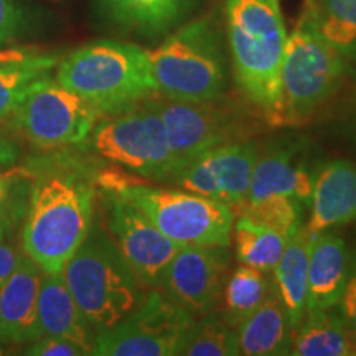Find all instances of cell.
Listing matches in <instances>:
<instances>
[{"label":"cell","mask_w":356,"mask_h":356,"mask_svg":"<svg viewBox=\"0 0 356 356\" xmlns=\"http://www.w3.org/2000/svg\"><path fill=\"white\" fill-rule=\"evenodd\" d=\"M95 185L74 168H55L30 188L20 234L22 252L43 274H61L92 226Z\"/></svg>","instance_id":"cell-1"},{"label":"cell","mask_w":356,"mask_h":356,"mask_svg":"<svg viewBox=\"0 0 356 356\" xmlns=\"http://www.w3.org/2000/svg\"><path fill=\"white\" fill-rule=\"evenodd\" d=\"M234 81L273 124L280 114L287 29L279 0H222Z\"/></svg>","instance_id":"cell-2"},{"label":"cell","mask_w":356,"mask_h":356,"mask_svg":"<svg viewBox=\"0 0 356 356\" xmlns=\"http://www.w3.org/2000/svg\"><path fill=\"white\" fill-rule=\"evenodd\" d=\"M55 79L101 118L157 95L149 51L115 40H99L68 53L58 63Z\"/></svg>","instance_id":"cell-3"},{"label":"cell","mask_w":356,"mask_h":356,"mask_svg":"<svg viewBox=\"0 0 356 356\" xmlns=\"http://www.w3.org/2000/svg\"><path fill=\"white\" fill-rule=\"evenodd\" d=\"M61 274L96 333L121 323L145 296L114 239L95 221Z\"/></svg>","instance_id":"cell-4"},{"label":"cell","mask_w":356,"mask_h":356,"mask_svg":"<svg viewBox=\"0 0 356 356\" xmlns=\"http://www.w3.org/2000/svg\"><path fill=\"white\" fill-rule=\"evenodd\" d=\"M157 95L173 101H213L225 96L228 65L211 19H198L149 51Z\"/></svg>","instance_id":"cell-5"},{"label":"cell","mask_w":356,"mask_h":356,"mask_svg":"<svg viewBox=\"0 0 356 356\" xmlns=\"http://www.w3.org/2000/svg\"><path fill=\"white\" fill-rule=\"evenodd\" d=\"M113 191L137 207L163 236L178 246H229L234 210L191 191L145 184L106 181Z\"/></svg>","instance_id":"cell-6"},{"label":"cell","mask_w":356,"mask_h":356,"mask_svg":"<svg viewBox=\"0 0 356 356\" xmlns=\"http://www.w3.org/2000/svg\"><path fill=\"white\" fill-rule=\"evenodd\" d=\"M345 58L302 15L289 35L280 70L279 124L299 126L309 121L341 86Z\"/></svg>","instance_id":"cell-7"},{"label":"cell","mask_w":356,"mask_h":356,"mask_svg":"<svg viewBox=\"0 0 356 356\" xmlns=\"http://www.w3.org/2000/svg\"><path fill=\"white\" fill-rule=\"evenodd\" d=\"M89 144L104 160L162 184H167L180 168L154 96L99 119L89 136Z\"/></svg>","instance_id":"cell-8"},{"label":"cell","mask_w":356,"mask_h":356,"mask_svg":"<svg viewBox=\"0 0 356 356\" xmlns=\"http://www.w3.org/2000/svg\"><path fill=\"white\" fill-rule=\"evenodd\" d=\"M12 127L38 149H60L89 139L101 115L50 74L40 78L10 115Z\"/></svg>","instance_id":"cell-9"},{"label":"cell","mask_w":356,"mask_h":356,"mask_svg":"<svg viewBox=\"0 0 356 356\" xmlns=\"http://www.w3.org/2000/svg\"><path fill=\"white\" fill-rule=\"evenodd\" d=\"M195 317L160 289H150L137 309L109 330L96 333V356H175Z\"/></svg>","instance_id":"cell-10"},{"label":"cell","mask_w":356,"mask_h":356,"mask_svg":"<svg viewBox=\"0 0 356 356\" xmlns=\"http://www.w3.org/2000/svg\"><path fill=\"white\" fill-rule=\"evenodd\" d=\"M221 101L222 97L213 101H173L154 96L172 154L180 168L208 150L241 139L246 127L241 111Z\"/></svg>","instance_id":"cell-11"},{"label":"cell","mask_w":356,"mask_h":356,"mask_svg":"<svg viewBox=\"0 0 356 356\" xmlns=\"http://www.w3.org/2000/svg\"><path fill=\"white\" fill-rule=\"evenodd\" d=\"M261 147L256 142H229L208 150L173 173L167 184L234 208L246 202Z\"/></svg>","instance_id":"cell-12"},{"label":"cell","mask_w":356,"mask_h":356,"mask_svg":"<svg viewBox=\"0 0 356 356\" xmlns=\"http://www.w3.org/2000/svg\"><path fill=\"white\" fill-rule=\"evenodd\" d=\"M108 195L109 234L144 289H160L172 257L180 249L126 198Z\"/></svg>","instance_id":"cell-13"},{"label":"cell","mask_w":356,"mask_h":356,"mask_svg":"<svg viewBox=\"0 0 356 356\" xmlns=\"http://www.w3.org/2000/svg\"><path fill=\"white\" fill-rule=\"evenodd\" d=\"M229 246H181L172 257L160 291L193 315L210 314L220 304L229 274Z\"/></svg>","instance_id":"cell-14"},{"label":"cell","mask_w":356,"mask_h":356,"mask_svg":"<svg viewBox=\"0 0 356 356\" xmlns=\"http://www.w3.org/2000/svg\"><path fill=\"white\" fill-rule=\"evenodd\" d=\"M317 167L310 165L307 145L299 140H277L259 150L246 203L270 195H286L309 208Z\"/></svg>","instance_id":"cell-15"},{"label":"cell","mask_w":356,"mask_h":356,"mask_svg":"<svg viewBox=\"0 0 356 356\" xmlns=\"http://www.w3.org/2000/svg\"><path fill=\"white\" fill-rule=\"evenodd\" d=\"M43 273L22 252L15 270L0 284V341L29 345L43 337L38 322V291Z\"/></svg>","instance_id":"cell-16"},{"label":"cell","mask_w":356,"mask_h":356,"mask_svg":"<svg viewBox=\"0 0 356 356\" xmlns=\"http://www.w3.org/2000/svg\"><path fill=\"white\" fill-rule=\"evenodd\" d=\"M307 233H323L356 221V165L346 159L323 162L315 172Z\"/></svg>","instance_id":"cell-17"},{"label":"cell","mask_w":356,"mask_h":356,"mask_svg":"<svg viewBox=\"0 0 356 356\" xmlns=\"http://www.w3.org/2000/svg\"><path fill=\"white\" fill-rule=\"evenodd\" d=\"M309 299L307 312L333 309L350 274L351 256L346 243L332 231L307 233Z\"/></svg>","instance_id":"cell-18"},{"label":"cell","mask_w":356,"mask_h":356,"mask_svg":"<svg viewBox=\"0 0 356 356\" xmlns=\"http://www.w3.org/2000/svg\"><path fill=\"white\" fill-rule=\"evenodd\" d=\"M38 322L43 335L60 337L92 353L96 332L84 318L63 274H43L38 291Z\"/></svg>","instance_id":"cell-19"},{"label":"cell","mask_w":356,"mask_h":356,"mask_svg":"<svg viewBox=\"0 0 356 356\" xmlns=\"http://www.w3.org/2000/svg\"><path fill=\"white\" fill-rule=\"evenodd\" d=\"M292 325L277 289L273 287L259 309L236 328L241 355L284 356L291 353Z\"/></svg>","instance_id":"cell-20"},{"label":"cell","mask_w":356,"mask_h":356,"mask_svg":"<svg viewBox=\"0 0 356 356\" xmlns=\"http://www.w3.org/2000/svg\"><path fill=\"white\" fill-rule=\"evenodd\" d=\"M293 356H356V338L338 310L307 312L292 332Z\"/></svg>","instance_id":"cell-21"},{"label":"cell","mask_w":356,"mask_h":356,"mask_svg":"<svg viewBox=\"0 0 356 356\" xmlns=\"http://www.w3.org/2000/svg\"><path fill=\"white\" fill-rule=\"evenodd\" d=\"M309 251L305 226L287 238L284 254L273 270L274 286L286 305L289 320L296 330L307 314L309 299Z\"/></svg>","instance_id":"cell-22"},{"label":"cell","mask_w":356,"mask_h":356,"mask_svg":"<svg viewBox=\"0 0 356 356\" xmlns=\"http://www.w3.org/2000/svg\"><path fill=\"white\" fill-rule=\"evenodd\" d=\"M274 287L273 274L239 264L228 274L216 310L222 322L238 328L249 315L259 309Z\"/></svg>","instance_id":"cell-23"},{"label":"cell","mask_w":356,"mask_h":356,"mask_svg":"<svg viewBox=\"0 0 356 356\" xmlns=\"http://www.w3.org/2000/svg\"><path fill=\"white\" fill-rule=\"evenodd\" d=\"M193 0H101L115 24L149 35L165 32L190 10Z\"/></svg>","instance_id":"cell-24"},{"label":"cell","mask_w":356,"mask_h":356,"mask_svg":"<svg viewBox=\"0 0 356 356\" xmlns=\"http://www.w3.org/2000/svg\"><path fill=\"white\" fill-rule=\"evenodd\" d=\"M233 234L236 259L239 264L273 274L286 249V236L246 215H239L238 220H234Z\"/></svg>","instance_id":"cell-25"},{"label":"cell","mask_w":356,"mask_h":356,"mask_svg":"<svg viewBox=\"0 0 356 356\" xmlns=\"http://www.w3.org/2000/svg\"><path fill=\"white\" fill-rule=\"evenodd\" d=\"M305 15L345 60H356V0H315Z\"/></svg>","instance_id":"cell-26"},{"label":"cell","mask_w":356,"mask_h":356,"mask_svg":"<svg viewBox=\"0 0 356 356\" xmlns=\"http://www.w3.org/2000/svg\"><path fill=\"white\" fill-rule=\"evenodd\" d=\"M180 355L185 356H238V333L222 322L218 310H211L203 317L195 318L186 335Z\"/></svg>","instance_id":"cell-27"},{"label":"cell","mask_w":356,"mask_h":356,"mask_svg":"<svg viewBox=\"0 0 356 356\" xmlns=\"http://www.w3.org/2000/svg\"><path fill=\"white\" fill-rule=\"evenodd\" d=\"M60 53H48L42 60L22 65H0V119L10 118L40 78L50 74L61 60Z\"/></svg>","instance_id":"cell-28"},{"label":"cell","mask_w":356,"mask_h":356,"mask_svg":"<svg viewBox=\"0 0 356 356\" xmlns=\"http://www.w3.org/2000/svg\"><path fill=\"white\" fill-rule=\"evenodd\" d=\"M305 207L286 195H270L254 203H246L241 207V215L269 226L286 238L305 226Z\"/></svg>","instance_id":"cell-29"},{"label":"cell","mask_w":356,"mask_h":356,"mask_svg":"<svg viewBox=\"0 0 356 356\" xmlns=\"http://www.w3.org/2000/svg\"><path fill=\"white\" fill-rule=\"evenodd\" d=\"M29 200H22L19 191H8L6 202L0 204V284L15 270L20 252L13 246L12 236L20 218H25Z\"/></svg>","instance_id":"cell-30"},{"label":"cell","mask_w":356,"mask_h":356,"mask_svg":"<svg viewBox=\"0 0 356 356\" xmlns=\"http://www.w3.org/2000/svg\"><path fill=\"white\" fill-rule=\"evenodd\" d=\"M26 25V15L20 0H0V44L19 38Z\"/></svg>","instance_id":"cell-31"},{"label":"cell","mask_w":356,"mask_h":356,"mask_svg":"<svg viewBox=\"0 0 356 356\" xmlns=\"http://www.w3.org/2000/svg\"><path fill=\"white\" fill-rule=\"evenodd\" d=\"M24 353L29 356H84L86 351L65 338L43 335L29 343Z\"/></svg>","instance_id":"cell-32"},{"label":"cell","mask_w":356,"mask_h":356,"mask_svg":"<svg viewBox=\"0 0 356 356\" xmlns=\"http://www.w3.org/2000/svg\"><path fill=\"white\" fill-rule=\"evenodd\" d=\"M335 309L356 338V256L351 257L348 279H346L345 289L341 292V297Z\"/></svg>","instance_id":"cell-33"},{"label":"cell","mask_w":356,"mask_h":356,"mask_svg":"<svg viewBox=\"0 0 356 356\" xmlns=\"http://www.w3.org/2000/svg\"><path fill=\"white\" fill-rule=\"evenodd\" d=\"M20 157V150L13 142L0 136V170H6L17 163Z\"/></svg>","instance_id":"cell-34"},{"label":"cell","mask_w":356,"mask_h":356,"mask_svg":"<svg viewBox=\"0 0 356 356\" xmlns=\"http://www.w3.org/2000/svg\"><path fill=\"white\" fill-rule=\"evenodd\" d=\"M8 191H10V180L6 178V175H2V173H0V204L6 202Z\"/></svg>","instance_id":"cell-35"},{"label":"cell","mask_w":356,"mask_h":356,"mask_svg":"<svg viewBox=\"0 0 356 356\" xmlns=\"http://www.w3.org/2000/svg\"><path fill=\"white\" fill-rule=\"evenodd\" d=\"M7 350H8V345L2 343V341H0V356H3V355H8V353H10V351H7Z\"/></svg>","instance_id":"cell-36"},{"label":"cell","mask_w":356,"mask_h":356,"mask_svg":"<svg viewBox=\"0 0 356 356\" xmlns=\"http://www.w3.org/2000/svg\"><path fill=\"white\" fill-rule=\"evenodd\" d=\"M50 2H58V0H50Z\"/></svg>","instance_id":"cell-37"}]
</instances>
